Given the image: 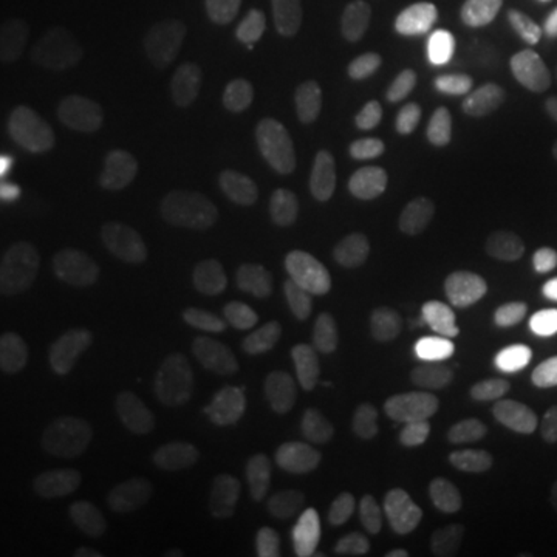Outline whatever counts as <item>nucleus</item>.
Masks as SVG:
<instances>
[{"label": "nucleus", "mask_w": 557, "mask_h": 557, "mask_svg": "<svg viewBox=\"0 0 557 557\" xmlns=\"http://www.w3.org/2000/svg\"><path fill=\"white\" fill-rule=\"evenodd\" d=\"M319 428L344 453L391 461L424 456L437 440V418L421 399L387 381L338 384L319 409Z\"/></svg>", "instance_id": "f257e3e1"}, {"label": "nucleus", "mask_w": 557, "mask_h": 557, "mask_svg": "<svg viewBox=\"0 0 557 557\" xmlns=\"http://www.w3.org/2000/svg\"><path fill=\"white\" fill-rule=\"evenodd\" d=\"M168 115V97L156 78L127 53H106L62 97V121L84 137L127 143Z\"/></svg>", "instance_id": "f03ea898"}, {"label": "nucleus", "mask_w": 557, "mask_h": 557, "mask_svg": "<svg viewBox=\"0 0 557 557\" xmlns=\"http://www.w3.org/2000/svg\"><path fill=\"white\" fill-rule=\"evenodd\" d=\"M16 267L38 295L62 307H90L112 288V270L100 248L53 211H35L22 223Z\"/></svg>", "instance_id": "7ed1b4c3"}, {"label": "nucleus", "mask_w": 557, "mask_h": 557, "mask_svg": "<svg viewBox=\"0 0 557 557\" xmlns=\"http://www.w3.org/2000/svg\"><path fill=\"white\" fill-rule=\"evenodd\" d=\"M372 62V50L362 40H322L300 53L285 87L307 134L325 139L354 119Z\"/></svg>", "instance_id": "20e7f679"}, {"label": "nucleus", "mask_w": 557, "mask_h": 557, "mask_svg": "<svg viewBox=\"0 0 557 557\" xmlns=\"http://www.w3.org/2000/svg\"><path fill=\"white\" fill-rule=\"evenodd\" d=\"M201 478L220 505L251 527L282 530L295 518V493L273 458L251 446L218 443L201 458Z\"/></svg>", "instance_id": "39448f33"}, {"label": "nucleus", "mask_w": 557, "mask_h": 557, "mask_svg": "<svg viewBox=\"0 0 557 557\" xmlns=\"http://www.w3.org/2000/svg\"><path fill=\"white\" fill-rule=\"evenodd\" d=\"M115 236L137 258L186 267L201 258L208 245V223L189 201L161 189H139L119 205Z\"/></svg>", "instance_id": "423d86ee"}, {"label": "nucleus", "mask_w": 557, "mask_h": 557, "mask_svg": "<svg viewBox=\"0 0 557 557\" xmlns=\"http://www.w3.org/2000/svg\"><path fill=\"white\" fill-rule=\"evenodd\" d=\"M81 533L75 496L40 480L10 502L0 520V557H72Z\"/></svg>", "instance_id": "0eeeda50"}, {"label": "nucleus", "mask_w": 557, "mask_h": 557, "mask_svg": "<svg viewBox=\"0 0 557 557\" xmlns=\"http://www.w3.org/2000/svg\"><path fill=\"white\" fill-rule=\"evenodd\" d=\"M276 347V322L245 298L218 304L208 319V338L199 350V369L211 381H242L255 375Z\"/></svg>", "instance_id": "6e6552de"}, {"label": "nucleus", "mask_w": 557, "mask_h": 557, "mask_svg": "<svg viewBox=\"0 0 557 557\" xmlns=\"http://www.w3.org/2000/svg\"><path fill=\"white\" fill-rule=\"evenodd\" d=\"M106 545L115 557H196L199 533L168 502L131 496L106 511Z\"/></svg>", "instance_id": "1a4fd4ad"}, {"label": "nucleus", "mask_w": 557, "mask_h": 557, "mask_svg": "<svg viewBox=\"0 0 557 557\" xmlns=\"http://www.w3.org/2000/svg\"><path fill=\"white\" fill-rule=\"evenodd\" d=\"M403 137L387 124H369L350 139L341 161V189L354 214H379L397 193L403 174Z\"/></svg>", "instance_id": "9d476101"}, {"label": "nucleus", "mask_w": 557, "mask_h": 557, "mask_svg": "<svg viewBox=\"0 0 557 557\" xmlns=\"http://www.w3.org/2000/svg\"><path fill=\"white\" fill-rule=\"evenodd\" d=\"M60 72V53L47 38H20L0 50V124L28 127L40 119Z\"/></svg>", "instance_id": "9b49d317"}, {"label": "nucleus", "mask_w": 557, "mask_h": 557, "mask_svg": "<svg viewBox=\"0 0 557 557\" xmlns=\"http://www.w3.org/2000/svg\"><path fill=\"white\" fill-rule=\"evenodd\" d=\"M437 369L446 387L480 412H505L518 397V379L511 366L471 341H446L437 354Z\"/></svg>", "instance_id": "f8f14e48"}, {"label": "nucleus", "mask_w": 557, "mask_h": 557, "mask_svg": "<svg viewBox=\"0 0 557 557\" xmlns=\"http://www.w3.org/2000/svg\"><path fill=\"white\" fill-rule=\"evenodd\" d=\"M511 278L520 307L557 347V242L527 236L511 255Z\"/></svg>", "instance_id": "ddd939ff"}, {"label": "nucleus", "mask_w": 557, "mask_h": 557, "mask_svg": "<svg viewBox=\"0 0 557 557\" xmlns=\"http://www.w3.org/2000/svg\"><path fill=\"white\" fill-rule=\"evenodd\" d=\"M508 199V177L493 159H468L458 164L446 186V211L465 226H483L496 218Z\"/></svg>", "instance_id": "4468645a"}, {"label": "nucleus", "mask_w": 557, "mask_h": 557, "mask_svg": "<svg viewBox=\"0 0 557 557\" xmlns=\"http://www.w3.org/2000/svg\"><path fill=\"white\" fill-rule=\"evenodd\" d=\"M530 57H533V35H530L527 22L502 20L490 32V38L478 47L471 72L483 87L502 90V87H511L523 75Z\"/></svg>", "instance_id": "2eb2a0df"}, {"label": "nucleus", "mask_w": 557, "mask_h": 557, "mask_svg": "<svg viewBox=\"0 0 557 557\" xmlns=\"http://www.w3.org/2000/svg\"><path fill=\"white\" fill-rule=\"evenodd\" d=\"M483 0H409L418 38L434 50H456L478 28Z\"/></svg>", "instance_id": "dca6fc26"}, {"label": "nucleus", "mask_w": 557, "mask_h": 557, "mask_svg": "<svg viewBox=\"0 0 557 557\" xmlns=\"http://www.w3.org/2000/svg\"><path fill=\"white\" fill-rule=\"evenodd\" d=\"M384 557H456L437 520L412 518L397 523L387 536Z\"/></svg>", "instance_id": "f3484780"}, {"label": "nucleus", "mask_w": 557, "mask_h": 557, "mask_svg": "<svg viewBox=\"0 0 557 557\" xmlns=\"http://www.w3.org/2000/svg\"><path fill=\"white\" fill-rule=\"evenodd\" d=\"M471 557H545L542 545L530 533L515 527H486L474 539Z\"/></svg>", "instance_id": "a211bd4d"}, {"label": "nucleus", "mask_w": 557, "mask_h": 557, "mask_svg": "<svg viewBox=\"0 0 557 557\" xmlns=\"http://www.w3.org/2000/svg\"><path fill=\"white\" fill-rule=\"evenodd\" d=\"M40 391V375L22 366H0V399L25 403Z\"/></svg>", "instance_id": "6ab92c4d"}, {"label": "nucleus", "mask_w": 557, "mask_h": 557, "mask_svg": "<svg viewBox=\"0 0 557 557\" xmlns=\"http://www.w3.org/2000/svg\"><path fill=\"white\" fill-rule=\"evenodd\" d=\"M539 431L542 440L557 453V379H552L539 399Z\"/></svg>", "instance_id": "aec40b11"}, {"label": "nucleus", "mask_w": 557, "mask_h": 557, "mask_svg": "<svg viewBox=\"0 0 557 557\" xmlns=\"http://www.w3.org/2000/svg\"><path fill=\"white\" fill-rule=\"evenodd\" d=\"M25 335V313L20 310H0V357L10 354Z\"/></svg>", "instance_id": "412c9836"}, {"label": "nucleus", "mask_w": 557, "mask_h": 557, "mask_svg": "<svg viewBox=\"0 0 557 557\" xmlns=\"http://www.w3.org/2000/svg\"><path fill=\"white\" fill-rule=\"evenodd\" d=\"M542 13H545V38H548V50L557 65V0H542Z\"/></svg>", "instance_id": "4be33fe9"}]
</instances>
